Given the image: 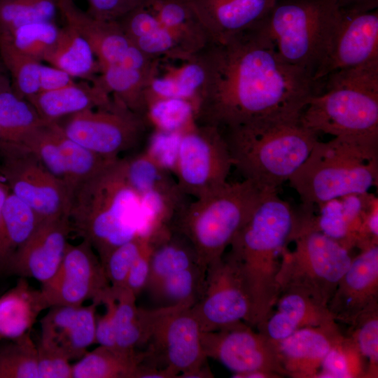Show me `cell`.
Returning a JSON list of instances; mask_svg holds the SVG:
<instances>
[{
  "instance_id": "obj_5",
  "label": "cell",
  "mask_w": 378,
  "mask_h": 378,
  "mask_svg": "<svg viewBox=\"0 0 378 378\" xmlns=\"http://www.w3.org/2000/svg\"><path fill=\"white\" fill-rule=\"evenodd\" d=\"M288 181L306 208L369 192L378 182V135L318 141Z\"/></svg>"
},
{
  "instance_id": "obj_56",
  "label": "cell",
  "mask_w": 378,
  "mask_h": 378,
  "mask_svg": "<svg viewBox=\"0 0 378 378\" xmlns=\"http://www.w3.org/2000/svg\"><path fill=\"white\" fill-rule=\"evenodd\" d=\"M340 10L349 13H365L377 10L378 0H336Z\"/></svg>"
},
{
  "instance_id": "obj_55",
  "label": "cell",
  "mask_w": 378,
  "mask_h": 378,
  "mask_svg": "<svg viewBox=\"0 0 378 378\" xmlns=\"http://www.w3.org/2000/svg\"><path fill=\"white\" fill-rule=\"evenodd\" d=\"M74 82V78L64 71L51 65H42L41 92L57 90Z\"/></svg>"
},
{
  "instance_id": "obj_19",
  "label": "cell",
  "mask_w": 378,
  "mask_h": 378,
  "mask_svg": "<svg viewBox=\"0 0 378 378\" xmlns=\"http://www.w3.org/2000/svg\"><path fill=\"white\" fill-rule=\"evenodd\" d=\"M72 231L69 216L40 222L10 262L6 275L33 278L41 284L56 273Z\"/></svg>"
},
{
  "instance_id": "obj_58",
  "label": "cell",
  "mask_w": 378,
  "mask_h": 378,
  "mask_svg": "<svg viewBox=\"0 0 378 378\" xmlns=\"http://www.w3.org/2000/svg\"><path fill=\"white\" fill-rule=\"evenodd\" d=\"M6 67L0 69V93L12 90L10 79L5 72Z\"/></svg>"
},
{
  "instance_id": "obj_22",
  "label": "cell",
  "mask_w": 378,
  "mask_h": 378,
  "mask_svg": "<svg viewBox=\"0 0 378 378\" xmlns=\"http://www.w3.org/2000/svg\"><path fill=\"white\" fill-rule=\"evenodd\" d=\"M336 322L305 327L275 342L287 376L316 377L324 358L343 335Z\"/></svg>"
},
{
  "instance_id": "obj_49",
  "label": "cell",
  "mask_w": 378,
  "mask_h": 378,
  "mask_svg": "<svg viewBox=\"0 0 378 378\" xmlns=\"http://www.w3.org/2000/svg\"><path fill=\"white\" fill-rule=\"evenodd\" d=\"M181 132L151 130L144 151L162 169L174 174Z\"/></svg>"
},
{
  "instance_id": "obj_61",
  "label": "cell",
  "mask_w": 378,
  "mask_h": 378,
  "mask_svg": "<svg viewBox=\"0 0 378 378\" xmlns=\"http://www.w3.org/2000/svg\"><path fill=\"white\" fill-rule=\"evenodd\" d=\"M1 0H0V2H1Z\"/></svg>"
},
{
  "instance_id": "obj_15",
  "label": "cell",
  "mask_w": 378,
  "mask_h": 378,
  "mask_svg": "<svg viewBox=\"0 0 378 378\" xmlns=\"http://www.w3.org/2000/svg\"><path fill=\"white\" fill-rule=\"evenodd\" d=\"M201 344L206 356L232 371V377L253 371L270 373L278 378L287 376L275 342L244 321L202 332Z\"/></svg>"
},
{
  "instance_id": "obj_52",
  "label": "cell",
  "mask_w": 378,
  "mask_h": 378,
  "mask_svg": "<svg viewBox=\"0 0 378 378\" xmlns=\"http://www.w3.org/2000/svg\"><path fill=\"white\" fill-rule=\"evenodd\" d=\"M102 304L106 306V312L97 318L95 343L102 346L115 347L116 346L115 299L111 287L103 298Z\"/></svg>"
},
{
  "instance_id": "obj_12",
  "label": "cell",
  "mask_w": 378,
  "mask_h": 378,
  "mask_svg": "<svg viewBox=\"0 0 378 378\" xmlns=\"http://www.w3.org/2000/svg\"><path fill=\"white\" fill-rule=\"evenodd\" d=\"M232 167L221 130L196 122L181 132L174 176L186 196L197 198L222 187Z\"/></svg>"
},
{
  "instance_id": "obj_43",
  "label": "cell",
  "mask_w": 378,
  "mask_h": 378,
  "mask_svg": "<svg viewBox=\"0 0 378 378\" xmlns=\"http://www.w3.org/2000/svg\"><path fill=\"white\" fill-rule=\"evenodd\" d=\"M364 362L351 339L342 335L324 358L315 378H365Z\"/></svg>"
},
{
  "instance_id": "obj_9",
  "label": "cell",
  "mask_w": 378,
  "mask_h": 378,
  "mask_svg": "<svg viewBox=\"0 0 378 378\" xmlns=\"http://www.w3.org/2000/svg\"><path fill=\"white\" fill-rule=\"evenodd\" d=\"M295 248H283L276 280L281 290L297 288L328 307L337 284L349 268L350 251L324 234L302 225Z\"/></svg>"
},
{
  "instance_id": "obj_1",
  "label": "cell",
  "mask_w": 378,
  "mask_h": 378,
  "mask_svg": "<svg viewBox=\"0 0 378 378\" xmlns=\"http://www.w3.org/2000/svg\"><path fill=\"white\" fill-rule=\"evenodd\" d=\"M204 81L195 120L220 130L255 120L299 116L314 92L307 70L282 59L258 28L212 41L197 53Z\"/></svg>"
},
{
  "instance_id": "obj_7",
  "label": "cell",
  "mask_w": 378,
  "mask_h": 378,
  "mask_svg": "<svg viewBox=\"0 0 378 378\" xmlns=\"http://www.w3.org/2000/svg\"><path fill=\"white\" fill-rule=\"evenodd\" d=\"M267 190L248 179L227 182L207 195L185 201L171 228L189 241L199 264L207 268L224 255Z\"/></svg>"
},
{
  "instance_id": "obj_25",
  "label": "cell",
  "mask_w": 378,
  "mask_h": 378,
  "mask_svg": "<svg viewBox=\"0 0 378 378\" xmlns=\"http://www.w3.org/2000/svg\"><path fill=\"white\" fill-rule=\"evenodd\" d=\"M274 307L275 310L255 328L274 342L301 328L335 321L328 307L297 288L281 290Z\"/></svg>"
},
{
  "instance_id": "obj_46",
  "label": "cell",
  "mask_w": 378,
  "mask_h": 378,
  "mask_svg": "<svg viewBox=\"0 0 378 378\" xmlns=\"http://www.w3.org/2000/svg\"><path fill=\"white\" fill-rule=\"evenodd\" d=\"M56 0H1L0 31L41 21H53L57 10Z\"/></svg>"
},
{
  "instance_id": "obj_11",
  "label": "cell",
  "mask_w": 378,
  "mask_h": 378,
  "mask_svg": "<svg viewBox=\"0 0 378 378\" xmlns=\"http://www.w3.org/2000/svg\"><path fill=\"white\" fill-rule=\"evenodd\" d=\"M69 139L108 159L134 148L148 127L144 118L113 98L104 106L88 109L55 122Z\"/></svg>"
},
{
  "instance_id": "obj_26",
  "label": "cell",
  "mask_w": 378,
  "mask_h": 378,
  "mask_svg": "<svg viewBox=\"0 0 378 378\" xmlns=\"http://www.w3.org/2000/svg\"><path fill=\"white\" fill-rule=\"evenodd\" d=\"M111 290L115 299L116 346L122 349L136 350L148 343L170 314L181 307L188 306L143 309L136 305V296L127 289L111 287Z\"/></svg>"
},
{
  "instance_id": "obj_4",
  "label": "cell",
  "mask_w": 378,
  "mask_h": 378,
  "mask_svg": "<svg viewBox=\"0 0 378 378\" xmlns=\"http://www.w3.org/2000/svg\"><path fill=\"white\" fill-rule=\"evenodd\" d=\"M300 116L260 119L221 131L232 165L245 179L277 190L304 162L318 141Z\"/></svg>"
},
{
  "instance_id": "obj_33",
  "label": "cell",
  "mask_w": 378,
  "mask_h": 378,
  "mask_svg": "<svg viewBox=\"0 0 378 378\" xmlns=\"http://www.w3.org/2000/svg\"><path fill=\"white\" fill-rule=\"evenodd\" d=\"M145 354L99 345L72 365V378H136Z\"/></svg>"
},
{
  "instance_id": "obj_54",
  "label": "cell",
  "mask_w": 378,
  "mask_h": 378,
  "mask_svg": "<svg viewBox=\"0 0 378 378\" xmlns=\"http://www.w3.org/2000/svg\"><path fill=\"white\" fill-rule=\"evenodd\" d=\"M378 244V198L368 209L360 230L357 248L360 250Z\"/></svg>"
},
{
  "instance_id": "obj_36",
  "label": "cell",
  "mask_w": 378,
  "mask_h": 378,
  "mask_svg": "<svg viewBox=\"0 0 378 378\" xmlns=\"http://www.w3.org/2000/svg\"><path fill=\"white\" fill-rule=\"evenodd\" d=\"M45 122L34 106L13 90L0 93V143L21 144Z\"/></svg>"
},
{
  "instance_id": "obj_39",
  "label": "cell",
  "mask_w": 378,
  "mask_h": 378,
  "mask_svg": "<svg viewBox=\"0 0 378 378\" xmlns=\"http://www.w3.org/2000/svg\"><path fill=\"white\" fill-rule=\"evenodd\" d=\"M50 124L64 159L71 193L78 184L118 159H108L94 153L66 136L55 122Z\"/></svg>"
},
{
  "instance_id": "obj_37",
  "label": "cell",
  "mask_w": 378,
  "mask_h": 378,
  "mask_svg": "<svg viewBox=\"0 0 378 378\" xmlns=\"http://www.w3.org/2000/svg\"><path fill=\"white\" fill-rule=\"evenodd\" d=\"M206 269L196 264L175 272L161 281L150 293L160 307H192L202 295Z\"/></svg>"
},
{
  "instance_id": "obj_3",
  "label": "cell",
  "mask_w": 378,
  "mask_h": 378,
  "mask_svg": "<svg viewBox=\"0 0 378 378\" xmlns=\"http://www.w3.org/2000/svg\"><path fill=\"white\" fill-rule=\"evenodd\" d=\"M72 231L88 241L102 264L118 246L141 237L140 197L125 178L118 158L72 191Z\"/></svg>"
},
{
  "instance_id": "obj_29",
  "label": "cell",
  "mask_w": 378,
  "mask_h": 378,
  "mask_svg": "<svg viewBox=\"0 0 378 378\" xmlns=\"http://www.w3.org/2000/svg\"><path fill=\"white\" fill-rule=\"evenodd\" d=\"M49 308L41 290L20 277L13 288L0 296V341L17 339L31 332L40 313Z\"/></svg>"
},
{
  "instance_id": "obj_53",
  "label": "cell",
  "mask_w": 378,
  "mask_h": 378,
  "mask_svg": "<svg viewBox=\"0 0 378 378\" xmlns=\"http://www.w3.org/2000/svg\"><path fill=\"white\" fill-rule=\"evenodd\" d=\"M152 240L144 244L129 272L125 288L137 296L146 288L150 269Z\"/></svg>"
},
{
  "instance_id": "obj_13",
  "label": "cell",
  "mask_w": 378,
  "mask_h": 378,
  "mask_svg": "<svg viewBox=\"0 0 378 378\" xmlns=\"http://www.w3.org/2000/svg\"><path fill=\"white\" fill-rule=\"evenodd\" d=\"M201 332L191 307H179L165 318L148 342L146 362L156 367L162 363L164 368L176 372L178 377H214L201 344Z\"/></svg>"
},
{
  "instance_id": "obj_60",
  "label": "cell",
  "mask_w": 378,
  "mask_h": 378,
  "mask_svg": "<svg viewBox=\"0 0 378 378\" xmlns=\"http://www.w3.org/2000/svg\"><path fill=\"white\" fill-rule=\"evenodd\" d=\"M145 1V0H142V1Z\"/></svg>"
},
{
  "instance_id": "obj_57",
  "label": "cell",
  "mask_w": 378,
  "mask_h": 378,
  "mask_svg": "<svg viewBox=\"0 0 378 378\" xmlns=\"http://www.w3.org/2000/svg\"><path fill=\"white\" fill-rule=\"evenodd\" d=\"M10 193V190L8 185L3 179V178L0 176V214Z\"/></svg>"
},
{
  "instance_id": "obj_30",
  "label": "cell",
  "mask_w": 378,
  "mask_h": 378,
  "mask_svg": "<svg viewBox=\"0 0 378 378\" xmlns=\"http://www.w3.org/2000/svg\"><path fill=\"white\" fill-rule=\"evenodd\" d=\"M142 5L176 37L187 58L210 41L190 0H145Z\"/></svg>"
},
{
  "instance_id": "obj_18",
  "label": "cell",
  "mask_w": 378,
  "mask_h": 378,
  "mask_svg": "<svg viewBox=\"0 0 378 378\" xmlns=\"http://www.w3.org/2000/svg\"><path fill=\"white\" fill-rule=\"evenodd\" d=\"M57 4L66 24L91 46L99 68L116 64L144 69L149 64V57L135 46L117 21L96 19L79 8L73 0H57Z\"/></svg>"
},
{
  "instance_id": "obj_34",
  "label": "cell",
  "mask_w": 378,
  "mask_h": 378,
  "mask_svg": "<svg viewBox=\"0 0 378 378\" xmlns=\"http://www.w3.org/2000/svg\"><path fill=\"white\" fill-rule=\"evenodd\" d=\"M40 223L34 211L10 193L0 214V275Z\"/></svg>"
},
{
  "instance_id": "obj_10",
  "label": "cell",
  "mask_w": 378,
  "mask_h": 378,
  "mask_svg": "<svg viewBox=\"0 0 378 378\" xmlns=\"http://www.w3.org/2000/svg\"><path fill=\"white\" fill-rule=\"evenodd\" d=\"M0 176L40 222L69 216L71 192L27 147L0 143Z\"/></svg>"
},
{
  "instance_id": "obj_48",
  "label": "cell",
  "mask_w": 378,
  "mask_h": 378,
  "mask_svg": "<svg viewBox=\"0 0 378 378\" xmlns=\"http://www.w3.org/2000/svg\"><path fill=\"white\" fill-rule=\"evenodd\" d=\"M148 239L139 237L134 238L113 249L107 256L102 265L112 288H125L133 263Z\"/></svg>"
},
{
  "instance_id": "obj_51",
  "label": "cell",
  "mask_w": 378,
  "mask_h": 378,
  "mask_svg": "<svg viewBox=\"0 0 378 378\" xmlns=\"http://www.w3.org/2000/svg\"><path fill=\"white\" fill-rule=\"evenodd\" d=\"M88 13L104 21H118L141 5L142 0H88Z\"/></svg>"
},
{
  "instance_id": "obj_35",
  "label": "cell",
  "mask_w": 378,
  "mask_h": 378,
  "mask_svg": "<svg viewBox=\"0 0 378 378\" xmlns=\"http://www.w3.org/2000/svg\"><path fill=\"white\" fill-rule=\"evenodd\" d=\"M152 242L150 269L146 287L149 292L167 276L199 264L192 244L172 228Z\"/></svg>"
},
{
  "instance_id": "obj_6",
  "label": "cell",
  "mask_w": 378,
  "mask_h": 378,
  "mask_svg": "<svg viewBox=\"0 0 378 378\" xmlns=\"http://www.w3.org/2000/svg\"><path fill=\"white\" fill-rule=\"evenodd\" d=\"M326 78L324 92L310 97L301 124L334 137L378 135V59Z\"/></svg>"
},
{
  "instance_id": "obj_27",
  "label": "cell",
  "mask_w": 378,
  "mask_h": 378,
  "mask_svg": "<svg viewBox=\"0 0 378 378\" xmlns=\"http://www.w3.org/2000/svg\"><path fill=\"white\" fill-rule=\"evenodd\" d=\"M113 97L94 83L83 81L50 91L41 92L27 99L46 122L109 104Z\"/></svg>"
},
{
  "instance_id": "obj_8",
  "label": "cell",
  "mask_w": 378,
  "mask_h": 378,
  "mask_svg": "<svg viewBox=\"0 0 378 378\" xmlns=\"http://www.w3.org/2000/svg\"><path fill=\"white\" fill-rule=\"evenodd\" d=\"M341 18L336 0H276L256 27L286 62L312 75Z\"/></svg>"
},
{
  "instance_id": "obj_28",
  "label": "cell",
  "mask_w": 378,
  "mask_h": 378,
  "mask_svg": "<svg viewBox=\"0 0 378 378\" xmlns=\"http://www.w3.org/2000/svg\"><path fill=\"white\" fill-rule=\"evenodd\" d=\"M117 22L135 46L148 57L167 60L188 59L176 37L142 4Z\"/></svg>"
},
{
  "instance_id": "obj_45",
  "label": "cell",
  "mask_w": 378,
  "mask_h": 378,
  "mask_svg": "<svg viewBox=\"0 0 378 378\" xmlns=\"http://www.w3.org/2000/svg\"><path fill=\"white\" fill-rule=\"evenodd\" d=\"M349 326L348 337L366 363L365 378H377L378 305L362 313Z\"/></svg>"
},
{
  "instance_id": "obj_16",
  "label": "cell",
  "mask_w": 378,
  "mask_h": 378,
  "mask_svg": "<svg viewBox=\"0 0 378 378\" xmlns=\"http://www.w3.org/2000/svg\"><path fill=\"white\" fill-rule=\"evenodd\" d=\"M110 287L99 256L90 244L83 239L77 245L68 243L58 270L41 284V290L50 307L78 306L86 300L101 304Z\"/></svg>"
},
{
  "instance_id": "obj_31",
  "label": "cell",
  "mask_w": 378,
  "mask_h": 378,
  "mask_svg": "<svg viewBox=\"0 0 378 378\" xmlns=\"http://www.w3.org/2000/svg\"><path fill=\"white\" fill-rule=\"evenodd\" d=\"M159 64L160 62L148 69L116 64L103 66L92 83L99 85L113 98L143 118L145 91L150 80L158 73Z\"/></svg>"
},
{
  "instance_id": "obj_40",
  "label": "cell",
  "mask_w": 378,
  "mask_h": 378,
  "mask_svg": "<svg viewBox=\"0 0 378 378\" xmlns=\"http://www.w3.org/2000/svg\"><path fill=\"white\" fill-rule=\"evenodd\" d=\"M195 114L192 102L166 98L146 103L143 118L151 130L182 132L196 123Z\"/></svg>"
},
{
  "instance_id": "obj_14",
  "label": "cell",
  "mask_w": 378,
  "mask_h": 378,
  "mask_svg": "<svg viewBox=\"0 0 378 378\" xmlns=\"http://www.w3.org/2000/svg\"><path fill=\"white\" fill-rule=\"evenodd\" d=\"M202 332L249 323L251 301L237 266L226 253L206 269L200 298L191 307Z\"/></svg>"
},
{
  "instance_id": "obj_59",
  "label": "cell",
  "mask_w": 378,
  "mask_h": 378,
  "mask_svg": "<svg viewBox=\"0 0 378 378\" xmlns=\"http://www.w3.org/2000/svg\"><path fill=\"white\" fill-rule=\"evenodd\" d=\"M1 64H0V69L4 68V65L3 64V66H2V65H1Z\"/></svg>"
},
{
  "instance_id": "obj_50",
  "label": "cell",
  "mask_w": 378,
  "mask_h": 378,
  "mask_svg": "<svg viewBox=\"0 0 378 378\" xmlns=\"http://www.w3.org/2000/svg\"><path fill=\"white\" fill-rule=\"evenodd\" d=\"M36 346L38 378H72V365L65 356L40 341Z\"/></svg>"
},
{
  "instance_id": "obj_21",
  "label": "cell",
  "mask_w": 378,
  "mask_h": 378,
  "mask_svg": "<svg viewBox=\"0 0 378 378\" xmlns=\"http://www.w3.org/2000/svg\"><path fill=\"white\" fill-rule=\"evenodd\" d=\"M88 306L56 305L40 321L39 341L62 353L70 361L79 360L95 343L96 309Z\"/></svg>"
},
{
  "instance_id": "obj_32",
  "label": "cell",
  "mask_w": 378,
  "mask_h": 378,
  "mask_svg": "<svg viewBox=\"0 0 378 378\" xmlns=\"http://www.w3.org/2000/svg\"><path fill=\"white\" fill-rule=\"evenodd\" d=\"M43 61L73 78L91 82L99 72V64L91 46L67 24L60 28L56 43Z\"/></svg>"
},
{
  "instance_id": "obj_23",
  "label": "cell",
  "mask_w": 378,
  "mask_h": 378,
  "mask_svg": "<svg viewBox=\"0 0 378 378\" xmlns=\"http://www.w3.org/2000/svg\"><path fill=\"white\" fill-rule=\"evenodd\" d=\"M276 0H190L210 41H217L256 28Z\"/></svg>"
},
{
  "instance_id": "obj_62",
  "label": "cell",
  "mask_w": 378,
  "mask_h": 378,
  "mask_svg": "<svg viewBox=\"0 0 378 378\" xmlns=\"http://www.w3.org/2000/svg\"><path fill=\"white\" fill-rule=\"evenodd\" d=\"M57 1V0H56Z\"/></svg>"
},
{
  "instance_id": "obj_44",
  "label": "cell",
  "mask_w": 378,
  "mask_h": 378,
  "mask_svg": "<svg viewBox=\"0 0 378 378\" xmlns=\"http://www.w3.org/2000/svg\"><path fill=\"white\" fill-rule=\"evenodd\" d=\"M122 162L127 183L139 195L176 183L172 174L162 169L144 150L122 159Z\"/></svg>"
},
{
  "instance_id": "obj_20",
  "label": "cell",
  "mask_w": 378,
  "mask_h": 378,
  "mask_svg": "<svg viewBox=\"0 0 378 378\" xmlns=\"http://www.w3.org/2000/svg\"><path fill=\"white\" fill-rule=\"evenodd\" d=\"M378 305V244L360 250L339 281L328 304L336 321L351 325Z\"/></svg>"
},
{
  "instance_id": "obj_41",
  "label": "cell",
  "mask_w": 378,
  "mask_h": 378,
  "mask_svg": "<svg viewBox=\"0 0 378 378\" xmlns=\"http://www.w3.org/2000/svg\"><path fill=\"white\" fill-rule=\"evenodd\" d=\"M0 378H38L37 346L30 332L0 341Z\"/></svg>"
},
{
  "instance_id": "obj_2",
  "label": "cell",
  "mask_w": 378,
  "mask_h": 378,
  "mask_svg": "<svg viewBox=\"0 0 378 378\" xmlns=\"http://www.w3.org/2000/svg\"><path fill=\"white\" fill-rule=\"evenodd\" d=\"M302 216V209L295 211L277 190H267L230 245L227 253L250 298L251 327L264 321L275 304L280 293L276 277L281 252L293 241Z\"/></svg>"
},
{
  "instance_id": "obj_42",
  "label": "cell",
  "mask_w": 378,
  "mask_h": 378,
  "mask_svg": "<svg viewBox=\"0 0 378 378\" xmlns=\"http://www.w3.org/2000/svg\"><path fill=\"white\" fill-rule=\"evenodd\" d=\"M2 63L10 75L13 92L24 99L41 92L42 62L27 57L0 43Z\"/></svg>"
},
{
  "instance_id": "obj_24",
  "label": "cell",
  "mask_w": 378,
  "mask_h": 378,
  "mask_svg": "<svg viewBox=\"0 0 378 378\" xmlns=\"http://www.w3.org/2000/svg\"><path fill=\"white\" fill-rule=\"evenodd\" d=\"M377 196L370 192L334 198L318 205V214L306 212L302 227L318 231L349 251L357 246L364 216Z\"/></svg>"
},
{
  "instance_id": "obj_47",
  "label": "cell",
  "mask_w": 378,
  "mask_h": 378,
  "mask_svg": "<svg viewBox=\"0 0 378 378\" xmlns=\"http://www.w3.org/2000/svg\"><path fill=\"white\" fill-rule=\"evenodd\" d=\"M20 145L30 150L54 176L69 188L64 159L50 123L31 132Z\"/></svg>"
},
{
  "instance_id": "obj_17",
  "label": "cell",
  "mask_w": 378,
  "mask_h": 378,
  "mask_svg": "<svg viewBox=\"0 0 378 378\" xmlns=\"http://www.w3.org/2000/svg\"><path fill=\"white\" fill-rule=\"evenodd\" d=\"M378 59L377 9L365 13L341 10V18L326 54L315 71V83L337 70Z\"/></svg>"
},
{
  "instance_id": "obj_38",
  "label": "cell",
  "mask_w": 378,
  "mask_h": 378,
  "mask_svg": "<svg viewBox=\"0 0 378 378\" xmlns=\"http://www.w3.org/2000/svg\"><path fill=\"white\" fill-rule=\"evenodd\" d=\"M59 31L60 28L53 21L36 22L0 31V43L42 62L56 43Z\"/></svg>"
}]
</instances>
